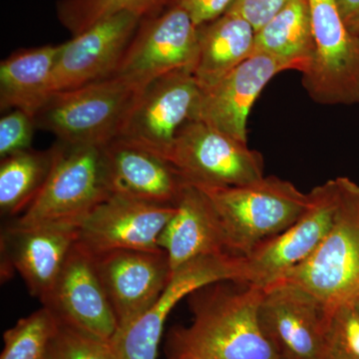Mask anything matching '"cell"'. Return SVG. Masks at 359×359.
Listing matches in <instances>:
<instances>
[{
    "mask_svg": "<svg viewBox=\"0 0 359 359\" xmlns=\"http://www.w3.org/2000/svg\"><path fill=\"white\" fill-rule=\"evenodd\" d=\"M290 0H236L228 13L237 14L259 30L268 23Z\"/></svg>",
    "mask_w": 359,
    "mask_h": 359,
    "instance_id": "obj_30",
    "label": "cell"
},
{
    "mask_svg": "<svg viewBox=\"0 0 359 359\" xmlns=\"http://www.w3.org/2000/svg\"><path fill=\"white\" fill-rule=\"evenodd\" d=\"M290 70L280 61L256 53L219 82L201 88L192 121H202L248 143V119L262 91L276 75Z\"/></svg>",
    "mask_w": 359,
    "mask_h": 359,
    "instance_id": "obj_17",
    "label": "cell"
},
{
    "mask_svg": "<svg viewBox=\"0 0 359 359\" xmlns=\"http://www.w3.org/2000/svg\"><path fill=\"white\" fill-rule=\"evenodd\" d=\"M59 325L57 316L45 306L20 318L4 334L0 359H43Z\"/></svg>",
    "mask_w": 359,
    "mask_h": 359,
    "instance_id": "obj_26",
    "label": "cell"
},
{
    "mask_svg": "<svg viewBox=\"0 0 359 359\" xmlns=\"http://www.w3.org/2000/svg\"><path fill=\"white\" fill-rule=\"evenodd\" d=\"M43 306L61 323L103 341L109 342L117 332V318L97 271L95 257L78 240Z\"/></svg>",
    "mask_w": 359,
    "mask_h": 359,
    "instance_id": "obj_15",
    "label": "cell"
},
{
    "mask_svg": "<svg viewBox=\"0 0 359 359\" xmlns=\"http://www.w3.org/2000/svg\"><path fill=\"white\" fill-rule=\"evenodd\" d=\"M111 193L162 205H176L188 181L166 159L116 138L102 146Z\"/></svg>",
    "mask_w": 359,
    "mask_h": 359,
    "instance_id": "obj_19",
    "label": "cell"
},
{
    "mask_svg": "<svg viewBox=\"0 0 359 359\" xmlns=\"http://www.w3.org/2000/svg\"><path fill=\"white\" fill-rule=\"evenodd\" d=\"M43 359L114 358L109 342L60 323L57 334L52 340Z\"/></svg>",
    "mask_w": 359,
    "mask_h": 359,
    "instance_id": "obj_28",
    "label": "cell"
},
{
    "mask_svg": "<svg viewBox=\"0 0 359 359\" xmlns=\"http://www.w3.org/2000/svg\"><path fill=\"white\" fill-rule=\"evenodd\" d=\"M339 180L332 228L313 254L280 280L306 290L328 311L359 299V184L347 177Z\"/></svg>",
    "mask_w": 359,
    "mask_h": 359,
    "instance_id": "obj_3",
    "label": "cell"
},
{
    "mask_svg": "<svg viewBox=\"0 0 359 359\" xmlns=\"http://www.w3.org/2000/svg\"><path fill=\"white\" fill-rule=\"evenodd\" d=\"M142 20L134 13L115 14L61 44L52 78V94L112 76Z\"/></svg>",
    "mask_w": 359,
    "mask_h": 359,
    "instance_id": "obj_14",
    "label": "cell"
},
{
    "mask_svg": "<svg viewBox=\"0 0 359 359\" xmlns=\"http://www.w3.org/2000/svg\"><path fill=\"white\" fill-rule=\"evenodd\" d=\"M34 115L25 110L13 109L0 118V158L32 148Z\"/></svg>",
    "mask_w": 359,
    "mask_h": 359,
    "instance_id": "obj_29",
    "label": "cell"
},
{
    "mask_svg": "<svg viewBox=\"0 0 359 359\" xmlns=\"http://www.w3.org/2000/svg\"><path fill=\"white\" fill-rule=\"evenodd\" d=\"M196 186H243L264 177L263 155L202 121H189L163 156Z\"/></svg>",
    "mask_w": 359,
    "mask_h": 359,
    "instance_id": "obj_6",
    "label": "cell"
},
{
    "mask_svg": "<svg viewBox=\"0 0 359 359\" xmlns=\"http://www.w3.org/2000/svg\"><path fill=\"white\" fill-rule=\"evenodd\" d=\"M236 0H171L169 6L181 7L197 26L212 22L221 18Z\"/></svg>",
    "mask_w": 359,
    "mask_h": 359,
    "instance_id": "obj_31",
    "label": "cell"
},
{
    "mask_svg": "<svg viewBox=\"0 0 359 359\" xmlns=\"http://www.w3.org/2000/svg\"><path fill=\"white\" fill-rule=\"evenodd\" d=\"M264 290L223 280L195 290L187 299L188 327H175L166 339L168 359H280L259 321Z\"/></svg>",
    "mask_w": 359,
    "mask_h": 359,
    "instance_id": "obj_1",
    "label": "cell"
},
{
    "mask_svg": "<svg viewBox=\"0 0 359 359\" xmlns=\"http://www.w3.org/2000/svg\"><path fill=\"white\" fill-rule=\"evenodd\" d=\"M198 28L199 51L193 74L202 89L216 84L254 55L256 29L237 14L224 13Z\"/></svg>",
    "mask_w": 359,
    "mask_h": 359,
    "instance_id": "obj_22",
    "label": "cell"
},
{
    "mask_svg": "<svg viewBox=\"0 0 359 359\" xmlns=\"http://www.w3.org/2000/svg\"><path fill=\"white\" fill-rule=\"evenodd\" d=\"M53 152L32 148L1 158L0 211L2 215L25 212L39 195L50 172Z\"/></svg>",
    "mask_w": 359,
    "mask_h": 359,
    "instance_id": "obj_24",
    "label": "cell"
},
{
    "mask_svg": "<svg viewBox=\"0 0 359 359\" xmlns=\"http://www.w3.org/2000/svg\"><path fill=\"white\" fill-rule=\"evenodd\" d=\"M242 257L230 254L201 257L172 273L157 302L109 341L114 359H157L165 323L182 299L195 290L223 280H241Z\"/></svg>",
    "mask_w": 359,
    "mask_h": 359,
    "instance_id": "obj_10",
    "label": "cell"
},
{
    "mask_svg": "<svg viewBox=\"0 0 359 359\" xmlns=\"http://www.w3.org/2000/svg\"><path fill=\"white\" fill-rule=\"evenodd\" d=\"M313 52L309 0H290L283 8L256 32L255 53L280 61L290 70L302 73Z\"/></svg>",
    "mask_w": 359,
    "mask_h": 359,
    "instance_id": "obj_23",
    "label": "cell"
},
{
    "mask_svg": "<svg viewBox=\"0 0 359 359\" xmlns=\"http://www.w3.org/2000/svg\"><path fill=\"white\" fill-rule=\"evenodd\" d=\"M171 0H60L57 15L73 36L98 21L115 14L130 13L147 18L162 13Z\"/></svg>",
    "mask_w": 359,
    "mask_h": 359,
    "instance_id": "obj_25",
    "label": "cell"
},
{
    "mask_svg": "<svg viewBox=\"0 0 359 359\" xmlns=\"http://www.w3.org/2000/svg\"><path fill=\"white\" fill-rule=\"evenodd\" d=\"M199 51V28L181 7L142 20L114 74L138 89L177 70L193 72Z\"/></svg>",
    "mask_w": 359,
    "mask_h": 359,
    "instance_id": "obj_9",
    "label": "cell"
},
{
    "mask_svg": "<svg viewBox=\"0 0 359 359\" xmlns=\"http://www.w3.org/2000/svg\"><path fill=\"white\" fill-rule=\"evenodd\" d=\"M325 359H359V313L354 306L330 311Z\"/></svg>",
    "mask_w": 359,
    "mask_h": 359,
    "instance_id": "obj_27",
    "label": "cell"
},
{
    "mask_svg": "<svg viewBox=\"0 0 359 359\" xmlns=\"http://www.w3.org/2000/svg\"><path fill=\"white\" fill-rule=\"evenodd\" d=\"M339 193V178L313 188L308 208L292 226L242 257L241 282L264 290L306 261L334 224Z\"/></svg>",
    "mask_w": 359,
    "mask_h": 359,
    "instance_id": "obj_8",
    "label": "cell"
},
{
    "mask_svg": "<svg viewBox=\"0 0 359 359\" xmlns=\"http://www.w3.org/2000/svg\"><path fill=\"white\" fill-rule=\"evenodd\" d=\"M94 257L118 330L128 327L157 302L173 273L163 250H114Z\"/></svg>",
    "mask_w": 359,
    "mask_h": 359,
    "instance_id": "obj_16",
    "label": "cell"
},
{
    "mask_svg": "<svg viewBox=\"0 0 359 359\" xmlns=\"http://www.w3.org/2000/svg\"><path fill=\"white\" fill-rule=\"evenodd\" d=\"M175 207L158 241L172 271L198 257L230 254L218 212L199 187L187 184Z\"/></svg>",
    "mask_w": 359,
    "mask_h": 359,
    "instance_id": "obj_20",
    "label": "cell"
},
{
    "mask_svg": "<svg viewBox=\"0 0 359 359\" xmlns=\"http://www.w3.org/2000/svg\"><path fill=\"white\" fill-rule=\"evenodd\" d=\"M197 187L207 194L218 212L228 252L238 257L248 256L292 226L309 201V193L276 176H264L243 186Z\"/></svg>",
    "mask_w": 359,
    "mask_h": 359,
    "instance_id": "obj_2",
    "label": "cell"
},
{
    "mask_svg": "<svg viewBox=\"0 0 359 359\" xmlns=\"http://www.w3.org/2000/svg\"><path fill=\"white\" fill-rule=\"evenodd\" d=\"M61 44L22 48L0 63V109L34 115L52 95V78Z\"/></svg>",
    "mask_w": 359,
    "mask_h": 359,
    "instance_id": "obj_21",
    "label": "cell"
},
{
    "mask_svg": "<svg viewBox=\"0 0 359 359\" xmlns=\"http://www.w3.org/2000/svg\"><path fill=\"white\" fill-rule=\"evenodd\" d=\"M354 306H355L356 311H358L359 313V299L358 302H356V304H354Z\"/></svg>",
    "mask_w": 359,
    "mask_h": 359,
    "instance_id": "obj_33",
    "label": "cell"
},
{
    "mask_svg": "<svg viewBox=\"0 0 359 359\" xmlns=\"http://www.w3.org/2000/svg\"><path fill=\"white\" fill-rule=\"evenodd\" d=\"M77 240L75 226L13 223L1 233L2 266L18 271L30 294L43 304Z\"/></svg>",
    "mask_w": 359,
    "mask_h": 359,
    "instance_id": "obj_18",
    "label": "cell"
},
{
    "mask_svg": "<svg viewBox=\"0 0 359 359\" xmlns=\"http://www.w3.org/2000/svg\"><path fill=\"white\" fill-rule=\"evenodd\" d=\"M313 52L302 86L321 105L359 104V36L347 29L334 0H309Z\"/></svg>",
    "mask_w": 359,
    "mask_h": 359,
    "instance_id": "obj_7",
    "label": "cell"
},
{
    "mask_svg": "<svg viewBox=\"0 0 359 359\" xmlns=\"http://www.w3.org/2000/svg\"><path fill=\"white\" fill-rule=\"evenodd\" d=\"M176 207L112 194L78 229V242L93 256L114 250H160L158 241Z\"/></svg>",
    "mask_w": 359,
    "mask_h": 359,
    "instance_id": "obj_13",
    "label": "cell"
},
{
    "mask_svg": "<svg viewBox=\"0 0 359 359\" xmlns=\"http://www.w3.org/2000/svg\"><path fill=\"white\" fill-rule=\"evenodd\" d=\"M140 91L110 77L53 93L35 114L36 127L62 143L102 147L120 136Z\"/></svg>",
    "mask_w": 359,
    "mask_h": 359,
    "instance_id": "obj_5",
    "label": "cell"
},
{
    "mask_svg": "<svg viewBox=\"0 0 359 359\" xmlns=\"http://www.w3.org/2000/svg\"><path fill=\"white\" fill-rule=\"evenodd\" d=\"M43 187L15 224L75 226L111 193L102 147L57 142Z\"/></svg>",
    "mask_w": 359,
    "mask_h": 359,
    "instance_id": "obj_4",
    "label": "cell"
},
{
    "mask_svg": "<svg viewBox=\"0 0 359 359\" xmlns=\"http://www.w3.org/2000/svg\"><path fill=\"white\" fill-rule=\"evenodd\" d=\"M347 29L359 36V0H334Z\"/></svg>",
    "mask_w": 359,
    "mask_h": 359,
    "instance_id": "obj_32",
    "label": "cell"
},
{
    "mask_svg": "<svg viewBox=\"0 0 359 359\" xmlns=\"http://www.w3.org/2000/svg\"><path fill=\"white\" fill-rule=\"evenodd\" d=\"M330 313L306 290L278 282L264 290L259 321L280 359H325Z\"/></svg>",
    "mask_w": 359,
    "mask_h": 359,
    "instance_id": "obj_12",
    "label": "cell"
},
{
    "mask_svg": "<svg viewBox=\"0 0 359 359\" xmlns=\"http://www.w3.org/2000/svg\"><path fill=\"white\" fill-rule=\"evenodd\" d=\"M200 96L191 70L156 78L139 92L118 138L163 157L182 127L192 121Z\"/></svg>",
    "mask_w": 359,
    "mask_h": 359,
    "instance_id": "obj_11",
    "label": "cell"
}]
</instances>
